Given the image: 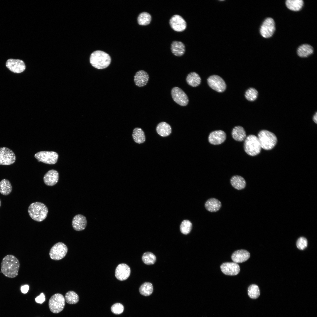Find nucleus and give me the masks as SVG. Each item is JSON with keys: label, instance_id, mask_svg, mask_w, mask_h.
<instances>
[{"label": "nucleus", "instance_id": "11", "mask_svg": "<svg viewBox=\"0 0 317 317\" xmlns=\"http://www.w3.org/2000/svg\"><path fill=\"white\" fill-rule=\"evenodd\" d=\"M207 82L209 86L217 92H222L226 89V85L225 81L218 75H214L210 76Z\"/></svg>", "mask_w": 317, "mask_h": 317}, {"label": "nucleus", "instance_id": "31", "mask_svg": "<svg viewBox=\"0 0 317 317\" xmlns=\"http://www.w3.org/2000/svg\"><path fill=\"white\" fill-rule=\"evenodd\" d=\"M12 186L10 182L8 180L4 179L0 182V193L2 195H7L12 191Z\"/></svg>", "mask_w": 317, "mask_h": 317}, {"label": "nucleus", "instance_id": "28", "mask_svg": "<svg viewBox=\"0 0 317 317\" xmlns=\"http://www.w3.org/2000/svg\"><path fill=\"white\" fill-rule=\"evenodd\" d=\"M132 137L134 141L137 144L144 143L146 140L144 132L140 128L136 127L134 129Z\"/></svg>", "mask_w": 317, "mask_h": 317}, {"label": "nucleus", "instance_id": "44", "mask_svg": "<svg viewBox=\"0 0 317 317\" xmlns=\"http://www.w3.org/2000/svg\"><path fill=\"white\" fill-rule=\"evenodd\" d=\"M1 206V200H0V207Z\"/></svg>", "mask_w": 317, "mask_h": 317}, {"label": "nucleus", "instance_id": "3", "mask_svg": "<svg viewBox=\"0 0 317 317\" xmlns=\"http://www.w3.org/2000/svg\"><path fill=\"white\" fill-rule=\"evenodd\" d=\"M28 212L30 217L33 220L41 222L46 218L48 210L47 207L43 203L36 202L31 203L28 208Z\"/></svg>", "mask_w": 317, "mask_h": 317}, {"label": "nucleus", "instance_id": "24", "mask_svg": "<svg viewBox=\"0 0 317 317\" xmlns=\"http://www.w3.org/2000/svg\"><path fill=\"white\" fill-rule=\"evenodd\" d=\"M157 133L161 136L166 137L169 136L171 133L172 129L170 125L165 122L159 123L156 127Z\"/></svg>", "mask_w": 317, "mask_h": 317}, {"label": "nucleus", "instance_id": "21", "mask_svg": "<svg viewBox=\"0 0 317 317\" xmlns=\"http://www.w3.org/2000/svg\"><path fill=\"white\" fill-rule=\"evenodd\" d=\"M250 257V254L248 251L241 249L235 251L232 254L231 258L234 262L237 263L246 261Z\"/></svg>", "mask_w": 317, "mask_h": 317}, {"label": "nucleus", "instance_id": "7", "mask_svg": "<svg viewBox=\"0 0 317 317\" xmlns=\"http://www.w3.org/2000/svg\"><path fill=\"white\" fill-rule=\"evenodd\" d=\"M68 250L66 245L63 242H58L55 244L51 248L49 256L51 259L55 260H60L66 255Z\"/></svg>", "mask_w": 317, "mask_h": 317}, {"label": "nucleus", "instance_id": "36", "mask_svg": "<svg viewBox=\"0 0 317 317\" xmlns=\"http://www.w3.org/2000/svg\"><path fill=\"white\" fill-rule=\"evenodd\" d=\"M248 293L249 297L252 299L258 298L260 294V290L258 286L254 284L250 285L248 289Z\"/></svg>", "mask_w": 317, "mask_h": 317}, {"label": "nucleus", "instance_id": "18", "mask_svg": "<svg viewBox=\"0 0 317 317\" xmlns=\"http://www.w3.org/2000/svg\"><path fill=\"white\" fill-rule=\"evenodd\" d=\"M87 223L86 217L82 214H79L75 215L73 217L72 226L75 230L81 231L85 229Z\"/></svg>", "mask_w": 317, "mask_h": 317}, {"label": "nucleus", "instance_id": "20", "mask_svg": "<svg viewBox=\"0 0 317 317\" xmlns=\"http://www.w3.org/2000/svg\"><path fill=\"white\" fill-rule=\"evenodd\" d=\"M149 78V74L143 70H140L136 73L134 76V81L136 86L142 87L146 85Z\"/></svg>", "mask_w": 317, "mask_h": 317}, {"label": "nucleus", "instance_id": "29", "mask_svg": "<svg viewBox=\"0 0 317 317\" xmlns=\"http://www.w3.org/2000/svg\"><path fill=\"white\" fill-rule=\"evenodd\" d=\"M186 81L188 84L190 86L196 87L200 84L201 79L198 73L195 72H192L187 75Z\"/></svg>", "mask_w": 317, "mask_h": 317}, {"label": "nucleus", "instance_id": "39", "mask_svg": "<svg viewBox=\"0 0 317 317\" xmlns=\"http://www.w3.org/2000/svg\"><path fill=\"white\" fill-rule=\"evenodd\" d=\"M111 309L113 313L116 314H119L122 313L123 311L124 307L122 304L116 303L112 306Z\"/></svg>", "mask_w": 317, "mask_h": 317}, {"label": "nucleus", "instance_id": "34", "mask_svg": "<svg viewBox=\"0 0 317 317\" xmlns=\"http://www.w3.org/2000/svg\"><path fill=\"white\" fill-rule=\"evenodd\" d=\"M151 19V16L149 13L144 12L140 13L137 18L138 23L140 25L146 26L150 23Z\"/></svg>", "mask_w": 317, "mask_h": 317}, {"label": "nucleus", "instance_id": "17", "mask_svg": "<svg viewBox=\"0 0 317 317\" xmlns=\"http://www.w3.org/2000/svg\"><path fill=\"white\" fill-rule=\"evenodd\" d=\"M131 272L129 267L127 264L122 263L117 267L115 271L116 278L121 281L125 280L129 277Z\"/></svg>", "mask_w": 317, "mask_h": 317}, {"label": "nucleus", "instance_id": "33", "mask_svg": "<svg viewBox=\"0 0 317 317\" xmlns=\"http://www.w3.org/2000/svg\"><path fill=\"white\" fill-rule=\"evenodd\" d=\"M153 290V285L151 283L146 282L143 284L139 288V291L141 294L145 296L150 295Z\"/></svg>", "mask_w": 317, "mask_h": 317}, {"label": "nucleus", "instance_id": "22", "mask_svg": "<svg viewBox=\"0 0 317 317\" xmlns=\"http://www.w3.org/2000/svg\"><path fill=\"white\" fill-rule=\"evenodd\" d=\"M221 202L218 199L210 198L208 200L205 204V207L207 210L211 212H216L221 208Z\"/></svg>", "mask_w": 317, "mask_h": 317}, {"label": "nucleus", "instance_id": "43", "mask_svg": "<svg viewBox=\"0 0 317 317\" xmlns=\"http://www.w3.org/2000/svg\"><path fill=\"white\" fill-rule=\"evenodd\" d=\"M313 120L314 122L317 124V114L316 112L313 117Z\"/></svg>", "mask_w": 317, "mask_h": 317}, {"label": "nucleus", "instance_id": "4", "mask_svg": "<svg viewBox=\"0 0 317 317\" xmlns=\"http://www.w3.org/2000/svg\"><path fill=\"white\" fill-rule=\"evenodd\" d=\"M257 137L261 148L265 150L272 149L277 142V138L275 135L266 130L260 131L258 134Z\"/></svg>", "mask_w": 317, "mask_h": 317}, {"label": "nucleus", "instance_id": "42", "mask_svg": "<svg viewBox=\"0 0 317 317\" xmlns=\"http://www.w3.org/2000/svg\"><path fill=\"white\" fill-rule=\"evenodd\" d=\"M29 287L28 285H25L22 286L21 288V292L23 294L26 293L28 291Z\"/></svg>", "mask_w": 317, "mask_h": 317}, {"label": "nucleus", "instance_id": "5", "mask_svg": "<svg viewBox=\"0 0 317 317\" xmlns=\"http://www.w3.org/2000/svg\"><path fill=\"white\" fill-rule=\"evenodd\" d=\"M244 146L246 153L252 156L258 154L262 149L257 137L252 134L246 138Z\"/></svg>", "mask_w": 317, "mask_h": 317}, {"label": "nucleus", "instance_id": "15", "mask_svg": "<svg viewBox=\"0 0 317 317\" xmlns=\"http://www.w3.org/2000/svg\"><path fill=\"white\" fill-rule=\"evenodd\" d=\"M220 269L223 273L230 276L237 275L240 270L239 265L234 262L224 263L221 265Z\"/></svg>", "mask_w": 317, "mask_h": 317}, {"label": "nucleus", "instance_id": "9", "mask_svg": "<svg viewBox=\"0 0 317 317\" xmlns=\"http://www.w3.org/2000/svg\"><path fill=\"white\" fill-rule=\"evenodd\" d=\"M275 30V22L271 18H266L262 23L260 29L261 35L264 38H270L273 35Z\"/></svg>", "mask_w": 317, "mask_h": 317}, {"label": "nucleus", "instance_id": "35", "mask_svg": "<svg viewBox=\"0 0 317 317\" xmlns=\"http://www.w3.org/2000/svg\"><path fill=\"white\" fill-rule=\"evenodd\" d=\"M142 259L144 264L147 265H151L154 264L156 262V257L152 253L146 252L143 254Z\"/></svg>", "mask_w": 317, "mask_h": 317}, {"label": "nucleus", "instance_id": "14", "mask_svg": "<svg viewBox=\"0 0 317 317\" xmlns=\"http://www.w3.org/2000/svg\"><path fill=\"white\" fill-rule=\"evenodd\" d=\"M6 65L9 70L16 73H21L26 69L24 62L19 59H9L7 60Z\"/></svg>", "mask_w": 317, "mask_h": 317}, {"label": "nucleus", "instance_id": "2", "mask_svg": "<svg viewBox=\"0 0 317 317\" xmlns=\"http://www.w3.org/2000/svg\"><path fill=\"white\" fill-rule=\"evenodd\" d=\"M111 58L107 53L101 50H96L91 55L90 63L94 68L103 69L107 68L111 62Z\"/></svg>", "mask_w": 317, "mask_h": 317}, {"label": "nucleus", "instance_id": "26", "mask_svg": "<svg viewBox=\"0 0 317 317\" xmlns=\"http://www.w3.org/2000/svg\"><path fill=\"white\" fill-rule=\"evenodd\" d=\"M232 135L234 139L239 141H243L246 136L245 130L240 126H236L233 128L232 132Z\"/></svg>", "mask_w": 317, "mask_h": 317}, {"label": "nucleus", "instance_id": "16", "mask_svg": "<svg viewBox=\"0 0 317 317\" xmlns=\"http://www.w3.org/2000/svg\"><path fill=\"white\" fill-rule=\"evenodd\" d=\"M225 133L222 130H215L211 132L209 135V142L213 145H219L223 143L226 140Z\"/></svg>", "mask_w": 317, "mask_h": 317}, {"label": "nucleus", "instance_id": "6", "mask_svg": "<svg viewBox=\"0 0 317 317\" xmlns=\"http://www.w3.org/2000/svg\"><path fill=\"white\" fill-rule=\"evenodd\" d=\"M65 301L64 296L59 293L52 296L49 300L48 306L50 311L54 313L61 312L64 309Z\"/></svg>", "mask_w": 317, "mask_h": 317}, {"label": "nucleus", "instance_id": "40", "mask_svg": "<svg viewBox=\"0 0 317 317\" xmlns=\"http://www.w3.org/2000/svg\"><path fill=\"white\" fill-rule=\"evenodd\" d=\"M308 241L307 239L304 237H301L296 242V246L299 249H304L307 246Z\"/></svg>", "mask_w": 317, "mask_h": 317}, {"label": "nucleus", "instance_id": "30", "mask_svg": "<svg viewBox=\"0 0 317 317\" xmlns=\"http://www.w3.org/2000/svg\"><path fill=\"white\" fill-rule=\"evenodd\" d=\"M286 5L289 9L294 11H298L302 8L303 5L302 0H287Z\"/></svg>", "mask_w": 317, "mask_h": 317}, {"label": "nucleus", "instance_id": "37", "mask_svg": "<svg viewBox=\"0 0 317 317\" xmlns=\"http://www.w3.org/2000/svg\"><path fill=\"white\" fill-rule=\"evenodd\" d=\"M192 227V223L190 221L188 220H184L181 224L180 231L183 234L187 235L191 231Z\"/></svg>", "mask_w": 317, "mask_h": 317}, {"label": "nucleus", "instance_id": "23", "mask_svg": "<svg viewBox=\"0 0 317 317\" xmlns=\"http://www.w3.org/2000/svg\"><path fill=\"white\" fill-rule=\"evenodd\" d=\"M230 182L232 186L237 190H241L244 189L246 185V182L244 178L241 176L238 175L234 176L232 177Z\"/></svg>", "mask_w": 317, "mask_h": 317}, {"label": "nucleus", "instance_id": "1", "mask_svg": "<svg viewBox=\"0 0 317 317\" xmlns=\"http://www.w3.org/2000/svg\"><path fill=\"white\" fill-rule=\"evenodd\" d=\"M20 266L18 259L13 255L8 254L4 257L2 260L1 272L7 277L14 278L18 274Z\"/></svg>", "mask_w": 317, "mask_h": 317}, {"label": "nucleus", "instance_id": "25", "mask_svg": "<svg viewBox=\"0 0 317 317\" xmlns=\"http://www.w3.org/2000/svg\"><path fill=\"white\" fill-rule=\"evenodd\" d=\"M171 50L172 53L178 56H182L185 51V47L182 42L175 41L171 44Z\"/></svg>", "mask_w": 317, "mask_h": 317}, {"label": "nucleus", "instance_id": "32", "mask_svg": "<svg viewBox=\"0 0 317 317\" xmlns=\"http://www.w3.org/2000/svg\"><path fill=\"white\" fill-rule=\"evenodd\" d=\"M65 299L68 303L70 304H75L79 301V298L77 294L73 291L67 292L65 296Z\"/></svg>", "mask_w": 317, "mask_h": 317}, {"label": "nucleus", "instance_id": "41", "mask_svg": "<svg viewBox=\"0 0 317 317\" xmlns=\"http://www.w3.org/2000/svg\"><path fill=\"white\" fill-rule=\"evenodd\" d=\"M36 302L38 303L42 304L45 300V296L43 293H41L35 299Z\"/></svg>", "mask_w": 317, "mask_h": 317}, {"label": "nucleus", "instance_id": "13", "mask_svg": "<svg viewBox=\"0 0 317 317\" xmlns=\"http://www.w3.org/2000/svg\"><path fill=\"white\" fill-rule=\"evenodd\" d=\"M169 24L171 28L175 31L181 32L184 31L186 27V23L185 20L178 15L173 16L169 21Z\"/></svg>", "mask_w": 317, "mask_h": 317}, {"label": "nucleus", "instance_id": "38", "mask_svg": "<svg viewBox=\"0 0 317 317\" xmlns=\"http://www.w3.org/2000/svg\"><path fill=\"white\" fill-rule=\"evenodd\" d=\"M258 92L255 88H250L245 92V96L246 99L250 101L255 100L258 96Z\"/></svg>", "mask_w": 317, "mask_h": 317}, {"label": "nucleus", "instance_id": "27", "mask_svg": "<svg viewBox=\"0 0 317 317\" xmlns=\"http://www.w3.org/2000/svg\"><path fill=\"white\" fill-rule=\"evenodd\" d=\"M313 51V48L311 46L308 44H303L298 47L297 53L300 57L306 58L312 54Z\"/></svg>", "mask_w": 317, "mask_h": 317}, {"label": "nucleus", "instance_id": "12", "mask_svg": "<svg viewBox=\"0 0 317 317\" xmlns=\"http://www.w3.org/2000/svg\"><path fill=\"white\" fill-rule=\"evenodd\" d=\"M171 95L174 101L179 105L185 106L188 104V97L180 88L177 87H173L171 90Z\"/></svg>", "mask_w": 317, "mask_h": 317}, {"label": "nucleus", "instance_id": "10", "mask_svg": "<svg viewBox=\"0 0 317 317\" xmlns=\"http://www.w3.org/2000/svg\"><path fill=\"white\" fill-rule=\"evenodd\" d=\"M16 156L13 151L6 147L0 148V165H10L14 163Z\"/></svg>", "mask_w": 317, "mask_h": 317}, {"label": "nucleus", "instance_id": "8", "mask_svg": "<svg viewBox=\"0 0 317 317\" xmlns=\"http://www.w3.org/2000/svg\"><path fill=\"white\" fill-rule=\"evenodd\" d=\"M35 157L39 162L49 164H54L57 161L58 155L54 151H41L35 154Z\"/></svg>", "mask_w": 317, "mask_h": 317}, {"label": "nucleus", "instance_id": "19", "mask_svg": "<svg viewBox=\"0 0 317 317\" xmlns=\"http://www.w3.org/2000/svg\"><path fill=\"white\" fill-rule=\"evenodd\" d=\"M43 179L45 184L47 186H53L58 181L59 173L58 171L55 170H50L45 174Z\"/></svg>", "mask_w": 317, "mask_h": 317}]
</instances>
